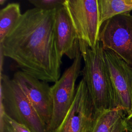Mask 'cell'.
Instances as JSON below:
<instances>
[{"mask_svg":"<svg viewBox=\"0 0 132 132\" xmlns=\"http://www.w3.org/2000/svg\"><path fill=\"white\" fill-rule=\"evenodd\" d=\"M1 132H31L24 125L10 118L1 111Z\"/></svg>","mask_w":132,"mask_h":132,"instance_id":"obj_14","label":"cell"},{"mask_svg":"<svg viewBox=\"0 0 132 132\" xmlns=\"http://www.w3.org/2000/svg\"><path fill=\"white\" fill-rule=\"evenodd\" d=\"M125 122L128 129L132 132V114L125 118Z\"/></svg>","mask_w":132,"mask_h":132,"instance_id":"obj_17","label":"cell"},{"mask_svg":"<svg viewBox=\"0 0 132 132\" xmlns=\"http://www.w3.org/2000/svg\"><path fill=\"white\" fill-rule=\"evenodd\" d=\"M82 56L79 52L72 64L51 87L53 113L47 132H54L63 121L72 106L76 92V81L80 74Z\"/></svg>","mask_w":132,"mask_h":132,"instance_id":"obj_4","label":"cell"},{"mask_svg":"<svg viewBox=\"0 0 132 132\" xmlns=\"http://www.w3.org/2000/svg\"><path fill=\"white\" fill-rule=\"evenodd\" d=\"M130 115H131V114H130Z\"/></svg>","mask_w":132,"mask_h":132,"instance_id":"obj_19","label":"cell"},{"mask_svg":"<svg viewBox=\"0 0 132 132\" xmlns=\"http://www.w3.org/2000/svg\"><path fill=\"white\" fill-rule=\"evenodd\" d=\"M126 116L120 108H114L96 112L91 132H111L117 121Z\"/></svg>","mask_w":132,"mask_h":132,"instance_id":"obj_12","label":"cell"},{"mask_svg":"<svg viewBox=\"0 0 132 132\" xmlns=\"http://www.w3.org/2000/svg\"><path fill=\"white\" fill-rule=\"evenodd\" d=\"M96 111L84 79L77 86L73 103L54 132H91Z\"/></svg>","mask_w":132,"mask_h":132,"instance_id":"obj_7","label":"cell"},{"mask_svg":"<svg viewBox=\"0 0 132 132\" xmlns=\"http://www.w3.org/2000/svg\"><path fill=\"white\" fill-rule=\"evenodd\" d=\"M6 2V1H4V0H0V4L1 5H3L4 3H5V2Z\"/></svg>","mask_w":132,"mask_h":132,"instance_id":"obj_18","label":"cell"},{"mask_svg":"<svg viewBox=\"0 0 132 132\" xmlns=\"http://www.w3.org/2000/svg\"><path fill=\"white\" fill-rule=\"evenodd\" d=\"M12 79L22 89L46 125L47 131L53 108L51 87L47 82L38 79L22 71H16Z\"/></svg>","mask_w":132,"mask_h":132,"instance_id":"obj_9","label":"cell"},{"mask_svg":"<svg viewBox=\"0 0 132 132\" xmlns=\"http://www.w3.org/2000/svg\"><path fill=\"white\" fill-rule=\"evenodd\" d=\"M19 3L8 4L0 11V43L22 16Z\"/></svg>","mask_w":132,"mask_h":132,"instance_id":"obj_13","label":"cell"},{"mask_svg":"<svg viewBox=\"0 0 132 132\" xmlns=\"http://www.w3.org/2000/svg\"><path fill=\"white\" fill-rule=\"evenodd\" d=\"M28 2L35 8L44 10H51L63 6L65 0H29Z\"/></svg>","mask_w":132,"mask_h":132,"instance_id":"obj_15","label":"cell"},{"mask_svg":"<svg viewBox=\"0 0 132 132\" xmlns=\"http://www.w3.org/2000/svg\"><path fill=\"white\" fill-rule=\"evenodd\" d=\"M56 10H26L0 43L1 56L12 59L21 71L47 82H55L61 73L62 58L55 33Z\"/></svg>","mask_w":132,"mask_h":132,"instance_id":"obj_1","label":"cell"},{"mask_svg":"<svg viewBox=\"0 0 132 132\" xmlns=\"http://www.w3.org/2000/svg\"><path fill=\"white\" fill-rule=\"evenodd\" d=\"M126 117V116H122L117 121L111 132H131L127 127L125 122Z\"/></svg>","mask_w":132,"mask_h":132,"instance_id":"obj_16","label":"cell"},{"mask_svg":"<svg viewBox=\"0 0 132 132\" xmlns=\"http://www.w3.org/2000/svg\"><path fill=\"white\" fill-rule=\"evenodd\" d=\"M55 33L61 58L66 55L74 60L79 52V39L64 6L56 10Z\"/></svg>","mask_w":132,"mask_h":132,"instance_id":"obj_10","label":"cell"},{"mask_svg":"<svg viewBox=\"0 0 132 132\" xmlns=\"http://www.w3.org/2000/svg\"><path fill=\"white\" fill-rule=\"evenodd\" d=\"M99 41L104 50H109L132 67V15L126 12L104 22Z\"/></svg>","mask_w":132,"mask_h":132,"instance_id":"obj_6","label":"cell"},{"mask_svg":"<svg viewBox=\"0 0 132 132\" xmlns=\"http://www.w3.org/2000/svg\"><path fill=\"white\" fill-rule=\"evenodd\" d=\"M63 6L79 41L94 48L99 41L101 28L98 0H65Z\"/></svg>","mask_w":132,"mask_h":132,"instance_id":"obj_5","label":"cell"},{"mask_svg":"<svg viewBox=\"0 0 132 132\" xmlns=\"http://www.w3.org/2000/svg\"><path fill=\"white\" fill-rule=\"evenodd\" d=\"M1 111L31 132H47V127L19 86L7 75H1Z\"/></svg>","mask_w":132,"mask_h":132,"instance_id":"obj_3","label":"cell"},{"mask_svg":"<svg viewBox=\"0 0 132 132\" xmlns=\"http://www.w3.org/2000/svg\"><path fill=\"white\" fill-rule=\"evenodd\" d=\"M101 27L108 19L132 10V0H98Z\"/></svg>","mask_w":132,"mask_h":132,"instance_id":"obj_11","label":"cell"},{"mask_svg":"<svg viewBox=\"0 0 132 132\" xmlns=\"http://www.w3.org/2000/svg\"><path fill=\"white\" fill-rule=\"evenodd\" d=\"M84 66L80 73L85 81L96 112L116 108L113 88L100 41L94 48L79 41Z\"/></svg>","mask_w":132,"mask_h":132,"instance_id":"obj_2","label":"cell"},{"mask_svg":"<svg viewBox=\"0 0 132 132\" xmlns=\"http://www.w3.org/2000/svg\"><path fill=\"white\" fill-rule=\"evenodd\" d=\"M104 55L110 77L116 108H120L126 117L132 114V67L118 55L104 50Z\"/></svg>","mask_w":132,"mask_h":132,"instance_id":"obj_8","label":"cell"}]
</instances>
